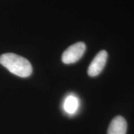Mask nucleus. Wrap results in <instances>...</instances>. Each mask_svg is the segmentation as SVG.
Instances as JSON below:
<instances>
[{"mask_svg": "<svg viewBox=\"0 0 134 134\" xmlns=\"http://www.w3.org/2000/svg\"><path fill=\"white\" fill-rule=\"evenodd\" d=\"M108 58V53L105 50H101L96 55L90 63L88 70L89 76L94 77L99 75L104 68Z\"/></svg>", "mask_w": 134, "mask_h": 134, "instance_id": "7ed1b4c3", "label": "nucleus"}, {"mask_svg": "<svg viewBox=\"0 0 134 134\" xmlns=\"http://www.w3.org/2000/svg\"><path fill=\"white\" fill-rule=\"evenodd\" d=\"M127 124L123 117H114L108 127V134H126Z\"/></svg>", "mask_w": 134, "mask_h": 134, "instance_id": "20e7f679", "label": "nucleus"}, {"mask_svg": "<svg viewBox=\"0 0 134 134\" xmlns=\"http://www.w3.org/2000/svg\"><path fill=\"white\" fill-rule=\"evenodd\" d=\"M86 50V45L83 42H79L70 46L65 50L62 57V60L65 64H71L76 62L82 57Z\"/></svg>", "mask_w": 134, "mask_h": 134, "instance_id": "f03ea898", "label": "nucleus"}, {"mask_svg": "<svg viewBox=\"0 0 134 134\" xmlns=\"http://www.w3.org/2000/svg\"><path fill=\"white\" fill-rule=\"evenodd\" d=\"M0 63L13 74L26 78L32 72V67L29 60L13 53H6L0 56Z\"/></svg>", "mask_w": 134, "mask_h": 134, "instance_id": "f257e3e1", "label": "nucleus"}, {"mask_svg": "<svg viewBox=\"0 0 134 134\" xmlns=\"http://www.w3.org/2000/svg\"><path fill=\"white\" fill-rule=\"evenodd\" d=\"M78 101L76 98L73 96H70L66 99L64 104V108L66 113L73 114L78 109Z\"/></svg>", "mask_w": 134, "mask_h": 134, "instance_id": "39448f33", "label": "nucleus"}]
</instances>
